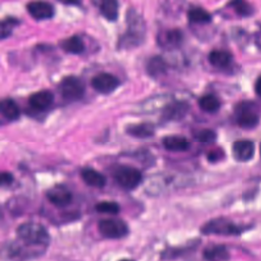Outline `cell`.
<instances>
[{
    "label": "cell",
    "instance_id": "19",
    "mask_svg": "<svg viewBox=\"0 0 261 261\" xmlns=\"http://www.w3.org/2000/svg\"><path fill=\"white\" fill-rule=\"evenodd\" d=\"M126 134L130 135L135 138H142L147 139L154 136V125L149 122H142V123H135L129 124L125 127Z\"/></svg>",
    "mask_w": 261,
    "mask_h": 261
},
{
    "label": "cell",
    "instance_id": "9",
    "mask_svg": "<svg viewBox=\"0 0 261 261\" xmlns=\"http://www.w3.org/2000/svg\"><path fill=\"white\" fill-rule=\"evenodd\" d=\"M236 115L238 124L245 128L254 127L259 121V116L257 112L254 110V107L248 102L241 103L237 106Z\"/></svg>",
    "mask_w": 261,
    "mask_h": 261
},
{
    "label": "cell",
    "instance_id": "12",
    "mask_svg": "<svg viewBox=\"0 0 261 261\" xmlns=\"http://www.w3.org/2000/svg\"><path fill=\"white\" fill-rule=\"evenodd\" d=\"M255 153L253 142L248 140H239L232 144V155L238 161H248Z\"/></svg>",
    "mask_w": 261,
    "mask_h": 261
},
{
    "label": "cell",
    "instance_id": "6",
    "mask_svg": "<svg viewBox=\"0 0 261 261\" xmlns=\"http://www.w3.org/2000/svg\"><path fill=\"white\" fill-rule=\"evenodd\" d=\"M99 232L106 239H122L129 232L127 224L118 218H105L98 223Z\"/></svg>",
    "mask_w": 261,
    "mask_h": 261
},
{
    "label": "cell",
    "instance_id": "2",
    "mask_svg": "<svg viewBox=\"0 0 261 261\" xmlns=\"http://www.w3.org/2000/svg\"><path fill=\"white\" fill-rule=\"evenodd\" d=\"M22 242V241H21ZM44 248L32 246L22 242H7L2 247V261H25L43 254Z\"/></svg>",
    "mask_w": 261,
    "mask_h": 261
},
{
    "label": "cell",
    "instance_id": "17",
    "mask_svg": "<svg viewBox=\"0 0 261 261\" xmlns=\"http://www.w3.org/2000/svg\"><path fill=\"white\" fill-rule=\"evenodd\" d=\"M81 176L88 186L94 188H103L106 184L105 176L92 167H84L81 170Z\"/></svg>",
    "mask_w": 261,
    "mask_h": 261
},
{
    "label": "cell",
    "instance_id": "16",
    "mask_svg": "<svg viewBox=\"0 0 261 261\" xmlns=\"http://www.w3.org/2000/svg\"><path fill=\"white\" fill-rule=\"evenodd\" d=\"M189 110V104L186 102H173L166 106L163 111V118L165 120L181 119Z\"/></svg>",
    "mask_w": 261,
    "mask_h": 261
},
{
    "label": "cell",
    "instance_id": "28",
    "mask_svg": "<svg viewBox=\"0 0 261 261\" xmlns=\"http://www.w3.org/2000/svg\"><path fill=\"white\" fill-rule=\"evenodd\" d=\"M95 209L100 213L117 214L120 210L119 205L113 201H101L95 205Z\"/></svg>",
    "mask_w": 261,
    "mask_h": 261
},
{
    "label": "cell",
    "instance_id": "11",
    "mask_svg": "<svg viewBox=\"0 0 261 261\" xmlns=\"http://www.w3.org/2000/svg\"><path fill=\"white\" fill-rule=\"evenodd\" d=\"M27 10L35 19H47L54 15V7L45 1H32L27 4Z\"/></svg>",
    "mask_w": 261,
    "mask_h": 261
},
{
    "label": "cell",
    "instance_id": "36",
    "mask_svg": "<svg viewBox=\"0 0 261 261\" xmlns=\"http://www.w3.org/2000/svg\"><path fill=\"white\" fill-rule=\"evenodd\" d=\"M260 154H261V145H260Z\"/></svg>",
    "mask_w": 261,
    "mask_h": 261
},
{
    "label": "cell",
    "instance_id": "8",
    "mask_svg": "<svg viewBox=\"0 0 261 261\" xmlns=\"http://www.w3.org/2000/svg\"><path fill=\"white\" fill-rule=\"evenodd\" d=\"M119 85V80L109 72H100L91 79V86L101 94H109L115 91Z\"/></svg>",
    "mask_w": 261,
    "mask_h": 261
},
{
    "label": "cell",
    "instance_id": "30",
    "mask_svg": "<svg viewBox=\"0 0 261 261\" xmlns=\"http://www.w3.org/2000/svg\"><path fill=\"white\" fill-rule=\"evenodd\" d=\"M16 23L17 19L14 17H6L1 21V40H4L11 34V31Z\"/></svg>",
    "mask_w": 261,
    "mask_h": 261
},
{
    "label": "cell",
    "instance_id": "32",
    "mask_svg": "<svg viewBox=\"0 0 261 261\" xmlns=\"http://www.w3.org/2000/svg\"><path fill=\"white\" fill-rule=\"evenodd\" d=\"M223 156V152L220 150V149H217V150H212L208 153L207 155V159L210 161V162H216L218 161L219 159H221Z\"/></svg>",
    "mask_w": 261,
    "mask_h": 261
},
{
    "label": "cell",
    "instance_id": "3",
    "mask_svg": "<svg viewBox=\"0 0 261 261\" xmlns=\"http://www.w3.org/2000/svg\"><path fill=\"white\" fill-rule=\"evenodd\" d=\"M127 31L119 40L121 47H134L139 45L145 37V22L134 9H129L127 13Z\"/></svg>",
    "mask_w": 261,
    "mask_h": 261
},
{
    "label": "cell",
    "instance_id": "22",
    "mask_svg": "<svg viewBox=\"0 0 261 261\" xmlns=\"http://www.w3.org/2000/svg\"><path fill=\"white\" fill-rule=\"evenodd\" d=\"M60 46L65 52L72 53V54H80L85 49L83 40L76 35L66 38L65 40H62L60 43Z\"/></svg>",
    "mask_w": 261,
    "mask_h": 261
},
{
    "label": "cell",
    "instance_id": "31",
    "mask_svg": "<svg viewBox=\"0 0 261 261\" xmlns=\"http://www.w3.org/2000/svg\"><path fill=\"white\" fill-rule=\"evenodd\" d=\"M230 5L233 6L234 10L237 11L238 14L240 15H250L253 12L252 6L250 4H248L247 2H243V1H236V2H231Z\"/></svg>",
    "mask_w": 261,
    "mask_h": 261
},
{
    "label": "cell",
    "instance_id": "27",
    "mask_svg": "<svg viewBox=\"0 0 261 261\" xmlns=\"http://www.w3.org/2000/svg\"><path fill=\"white\" fill-rule=\"evenodd\" d=\"M199 106L202 110L209 113H213L220 108V102L215 96L208 94V95L202 96L199 99Z\"/></svg>",
    "mask_w": 261,
    "mask_h": 261
},
{
    "label": "cell",
    "instance_id": "20",
    "mask_svg": "<svg viewBox=\"0 0 261 261\" xmlns=\"http://www.w3.org/2000/svg\"><path fill=\"white\" fill-rule=\"evenodd\" d=\"M1 113L8 120H15L19 117L20 110L17 104L10 98H5L0 103Z\"/></svg>",
    "mask_w": 261,
    "mask_h": 261
},
{
    "label": "cell",
    "instance_id": "13",
    "mask_svg": "<svg viewBox=\"0 0 261 261\" xmlns=\"http://www.w3.org/2000/svg\"><path fill=\"white\" fill-rule=\"evenodd\" d=\"M54 95L51 91L41 90L32 94L29 98V104L32 108L42 111L47 109L53 102Z\"/></svg>",
    "mask_w": 261,
    "mask_h": 261
},
{
    "label": "cell",
    "instance_id": "34",
    "mask_svg": "<svg viewBox=\"0 0 261 261\" xmlns=\"http://www.w3.org/2000/svg\"><path fill=\"white\" fill-rule=\"evenodd\" d=\"M255 90H256L257 95H259V96L261 97V75L258 77V80H257V82H256Z\"/></svg>",
    "mask_w": 261,
    "mask_h": 261
},
{
    "label": "cell",
    "instance_id": "21",
    "mask_svg": "<svg viewBox=\"0 0 261 261\" xmlns=\"http://www.w3.org/2000/svg\"><path fill=\"white\" fill-rule=\"evenodd\" d=\"M166 68L167 64L165 60L160 56H153L152 58H150L146 66L148 73L153 77H157L163 74L166 71Z\"/></svg>",
    "mask_w": 261,
    "mask_h": 261
},
{
    "label": "cell",
    "instance_id": "23",
    "mask_svg": "<svg viewBox=\"0 0 261 261\" xmlns=\"http://www.w3.org/2000/svg\"><path fill=\"white\" fill-rule=\"evenodd\" d=\"M209 62L216 67L227 66L231 61V55L229 52L224 50H213L208 56Z\"/></svg>",
    "mask_w": 261,
    "mask_h": 261
},
{
    "label": "cell",
    "instance_id": "25",
    "mask_svg": "<svg viewBox=\"0 0 261 261\" xmlns=\"http://www.w3.org/2000/svg\"><path fill=\"white\" fill-rule=\"evenodd\" d=\"M196 248V244L187 245L184 247H177V248H168L161 254V258L163 260H173L176 259L182 255L188 254L189 252L193 251Z\"/></svg>",
    "mask_w": 261,
    "mask_h": 261
},
{
    "label": "cell",
    "instance_id": "5",
    "mask_svg": "<svg viewBox=\"0 0 261 261\" xmlns=\"http://www.w3.org/2000/svg\"><path fill=\"white\" fill-rule=\"evenodd\" d=\"M113 177L115 181L125 190H134L142 181L141 171L129 165L116 166L113 171Z\"/></svg>",
    "mask_w": 261,
    "mask_h": 261
},
{
    "label": "cell",
    "instance_id": "29",
    "mask_svg": "<svg viewBox=\"0 0 261 261\" xmlns=\"http://www.w3.org/2000/svg\"><path fill=\"white\" fill-rule=\"evenodd\" d=\"M194 138L200 143H211L215 141L216 139V134L214 130L209 129V128H204L197 130L194 133Z\"/></svg>",
    "mask_w": 261,
    "mask_h": 261
},
{
    "label": "cell",
    "instance_id": "1",
    "mask_svg": "<svg viewBox=\"0 0 261 261\" xmlns=\"http://www.w3.org/2000/svg\"><path fill=\"white\" fill-rule=\"evenodd\" d=\"M16 233L20 241L25 244L46 249L50 243V236L44 225L28 221L23 222L16 228Z\"/></svg>",
    "mask_w": 261,
    "mask_h": 261
},
{
    "label": "cell",
    "instance_id": "4",
    "mask_svg": "<svg viewBox=\"0 0 261 261\" xmlns=\"http://www.w3.org/2000/svg\"><path fill=\"white\" fill-rule=\"evenodd\" d=\"M246 226L236 224L226 218H214L206 222L201 227V232L204 234H219V236H238L246 230Z\"/></svg>",
    "mask_w": 261,
    "mask_h": 261
},
{
    "label": "cell",
    "instance_id": "26",
    "mask_svg": "<svg viewBox=\"0 0 261 261\" xmlns=\"http://www.w3.org/2000/svg\"><path fill=\"white\" fill-rule=\"evenodd\" d=\"M188 18L191 22L206 23L211 20V15L202 7H193L188 11Z\"/></svg>",
    "mask_w": 261,
    "mask_h": 261
},
{
    "label": "cell",
    "instance_id": "15",
    "mask_svg": "<svg viewBox=\"0 0 261 261\" xmlns=\"http://www.w3.org/2000/svg\"><path fill=\"white\" fill-rule=\"evenodd\" d=\"M229 258V251L223 245H211L203 251V259L205 261H228Z\"/></svg>",
    "mask_w": 261,
    "mask_h": 261
},
{
    "label": "cell",
    "instance_id": "10",
    "mask_svg": "<svg viewBox=\"0 0 261 261\" xmlns=\"http://www.w3.org/2000/svg\"><path fill=\"white\" fill-rule=\"evenodd\" d=\"M46 196L49 202L57 207H65L72 200V195L70 191L66 187L61 185H56L52 187L47 192Z\"/></svg>",
    "mask_w": 261,
    "mask_h": 261
},
{
    "label": "cell",
    "instance_id": "14",
    "mask_svg": "<svg viewBox=\"0 0 261 261\" xmlns=\"http://www.w3.org/2000/svg\"><path fill=\"white\" fill-rule=\"evenodd\" d=\"M182 42V33L180 30L171 29L162 32L158 37V43L164 48L172 49L178 47Z\"/></svg>",
    "mask_w": 261,
    "mask_h": 261
},
{
    "label": "cell",
    "instance_id": "35",
    "mask_svg": "<svg viewBox=\"0 0 261 261\" xmlns=\"http://www.w3.org/2000/svg\"><path fill=\"white\" fill-rule=\"evenodd\" d=\"M119 261H135V260H132V259H121Z\"/></svg>",
    "mask_w": 261,
    "mask_h": 261
},
{
    "label": "cell",
    "instance_id": "33",
    "mask_svg": "<svg viewBox=\"0 0 261 261\" xmlns=\"http://www.w3.org/2000/svg\"><path fill=\"white\" fill-rule=\"evenodd\" d=\"M13 181V175L8 171H2L1 173V186H8Z\"/></svg>",
    "mask_w": 261,
    "mask_h": 261
},
{
    "label": "cell",
    "instance_id": "24",
    "mask_svg": "<svg viewBox=\"0 0 261 261\" xmlns=\"http://www.w3.org/2000/svg\"><path fill=\"white\" fill-rule=\"evenodd\" d=\"M101 14L110 21L116 20L118 15V3L114 0H105L99 6Z\"/></svg>",
    "mask_w": 261,
    "mask_h": 261
},
{
    "label": "cell",
    "instance_id": "18",
    "mask_svg": "<svg viewBox=\"0 0 261 261\" xmlns=\"http://www.w3.org/2000/svg\"><path fill=\"white\" fill-rule=\"evenodd\" d=\"M162 145L172 152H184L190 148V142L182 136H166L162 139Z\"/></svg>",
    "mask_w": 261,
    "mask_h": 261
},
{
    "label": "cell",
    "instance_id": "7",
    "mask_svg": "<svg viewBox=\"0 0 261 261\" xmlns=\"http://www.w3.org/2000/svg\"><path fill=\"white\" fill-rule=\"evenodd\" d=\"M58 89L61 96L66 100H79L83 97L85 92L83 82L74 75L63 77L58 85Z\"/></svg>",
    "mask_w": 261,
    "mask_h": 261
}]
</instances>
